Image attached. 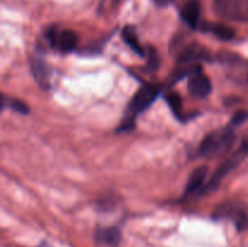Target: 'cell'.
Listing matches in <instances>:
<instances>
[{"label": "cell", "mask_w": 248, "mask_h": 247, "mask_svg": "<svg viewBox=\"0 0 248 247\" xmlns=\"http://www.w3.org/2000/svg\"><path fill=\"white\" fill-rule=\"evenodd\" d=\"M159 93L160 89L155 85H145V86L140 87L128 104L125 119L118 128L119 132L132 131L136 127V116L142 111L147 110L152 106L153 102L157 98Z\"/></svg>", "instance_id": "obj_1"}, {"label": "cell", "mask_w": 248, "mask_h": 247, "mask_svg": "<svg viewBox=\"0 0 248 247\" xmlns=\"http://www.w3.org/2000/svg\"><path fill=\"white\" fill-rule=\"evenodd\" d=\"M234 140L235 133L232 126L211 132L201 142L199 147V154L206 157L219 156L232 147Z\"/></svg>", "instance_id": "obj_2"}, {"label": "cell", "mask_w": 248, "mask_h": 247, "mask_svg": "<svg viewBox=\"0 0 248 247\" xmlns=\"http://www.w3.org/2000/svg\"><path fill=\"white\" fill-rule=\"evenodd\" d=\"M213 11L228 22H248V0H215Z\"/></svg>", "instance_id": "obj_3"}, {"label": "cell", "mask_w": 248, "mask_h": 247, "mask_svg": "<svg viewBox=\"0 0 248 247\" xmlns=\"http://www.w3.org/2000/svg\"><path fill=\"white\" fill-rule=\"evenodd\" d=\"M247 155H248V142H245L241 148H239V149H237L236 152H235L234 154L227 160V161L223 162L222 166H219L217 170H216V172L213 173V176L211 177L210 182L205 185V189H203V190L212 191L215 190L216 188H218L219 184L222 183L223 179H224L225 177L232 171V170L236 169V167L244 161V159L247 156Z\"/></svg>", "instance_id": "obj_4"}, {"label": "cell", "mask_w": 248, "mask_h": 247, "mask_svg": "<svg viewBox=\"0 0 248 247\" xmlns=\"http://www.w3.org/2000/svg\"><path fill=\"white\" fill-rule=\"evenodd\" d=\"M47 40L52 47L62 51V52H69L73 51L78 45V34L70 29H63V31H57V29H51L47 33Z\"/></svg>", "instance_id": "obj_5"}, {"label": "cell", "mask_w": 248, "mask_h": 247, "mask_svg": "<svg viewBox=\"0 0 248 247\" xmlns=\"http://www.w3.org/2000/svg\"><path fill=\"white\" fill-rule=\"evenodd\" d=\"M215 218H230L234 220L235 225L239 230H244L245 228L248 227V217L242 211L239 206L234 205V203H224L220 205L219 207L216 210Z\"/></svg>", "instance_id": "obj_6"}, {"label": "cell", "mask_w": 248, "mask_h": 247, "mask_svg": "<svg viewBox=\"0 0 248 247\" xmlns=\"http://www.w3.org/2000/svg\"><path fill=\"white\" fill-rule=\"evenodd\" d=\"M188 91L191 96L196 97V98H205L211 93L212 84H211L210 79L203 73H201V69L189 75Z\"/></svg>", "instance_id": "obj_7"}, {"label": "cell", "mask_w": 248, "mask_h": 247, "mask_svg": "<svg viewBox=\"0 0 248 247\" xmlns=\"http://www.w3.org/2000/svg\"><path fill=\"white\" fill-rule=\"evenodd\" d=\"M210 58V53L203 46L199 44L186 45L178 56V64H198L200 61Z\"/></svg>", "instance_id": "obj_8"}, {"label": "cell", "mask_w": 248, "mask_h": 247, "mask_svg": "<svg viewBox=\"0 0 248 247\" xmlns=\"http://www.w3.org/2000/svg\"><path fill=\"white\" fill-rule=\"evenodd\" d=\"M201 6L198 0H189L182 10V18L190 28H196L200 19Z\"/></svg>", "instance_id": "obj_9"}, {"label": "cell", "mask_w": 248, "mask_h": 247, "mask_svg": "<svg viewBox=\"0 0 248 247\" xmlns=\"http://www.w3.org/2000/svg\"><path fill=\"white\" fill-rule=\"evenodd\" d=\"M208 174V167L207 166H200L198 169L194 170L191 172L190 177L188 179V183H186V193L188 194H194L196 191H199L200 189H202L203 184H205L206 178H207Z\"/></svg>", "instance_id": "obj_10"}, {"label": "cell", "mask_w": 248, "mask_h": 247, "mask_svg": "<svg viewBox=\"0 0 248 247\" xmlns=\"http://www.w3.org/2000/svg\"><path fill=\"white\" fill-rule=\"evenodd\" d=\"M96 240L97 242L106 245V246L115 247L120 242L121 232L120 230L114 227L99 228L96 232Z\"/></svg>", "instance_id": "obj_11"}, {"label": "cell", "mask_w": 248, "mask_h": 247, "mask_svg": "<svg viewBox=\"0 0 248 247\" xmlns=\"http://www.w3.org/2000/svg\"><path fill=\"white\" fill-rule=\"evenodd\" d=\"M201 29L207 33H212L213 35L217 36L220 40H232L235 36V31L230 27L225 26L222 23H211V22H205L201 24Z\"/></svg>", "instance_id": "obj_12"}, {"label": "cell", "mask_w": 248, "mask_h": 247, "mask_svg": "<svg viewBox=\"0 0 248 247\" xmlns=\"http://www.w3.org/2000/svg\"><path fill=\"white\" fill-rule=\"evenodd\" d=\"M31 72H33L34 77H35L36 82L39 84V86H41L43 89H48L50 86V81H48V70L46 67L45 63L40 60H34L31 62Z\"/></svg>", "instance_id": "obj_13"}, {"label": "cell", "mask_w": 248, "mask_h": 247, "mask_svg": "<svg viewBox=\"0 0 248 247\" xmlns=\"http://www.w3.org/2000/svg\"><path fill=\"white\" fill-rule=\"evenodd\" d=\"M123 39L136 53H138V55L140 56L144 55V50H143L142 46H140L137 33H136V31L132 28V27H125V28H124Z\"/></svg>", "instance_id": "obj_14"}, {"label": "cell", "mask_w": 248, "mask_h": 247, "mask_svg": "<svg viewBox=\"0 0 248 247\" xmlns=\"http://www.w3.org/2000/svg\"><path fill=\"white\" fill-rule=\"evenodd\" d=\"M166 99H167V103H169V106L171 107L172 111H173L177 116H181V114H182L181 113V108H182L181 97H179L176 92H173V93H170L169 96H167Z\"/></svg>", "instance_id": "obj_15"}, {"label": "cell", "mask_w": 248, "mask_h": 247, "mask_svg": "<svg viewBox=\"0 0 248 247\" xmlns=\"http://www.w3.org/2000/svg\"><path fill=\"white\" fill-rule=\"evenodd\" d=\"M248 118V111L247 110H240L237 111L236 114L234 115V118H232V127H234V126H239L241 125L242 123H245V121L247 120Z\"/></svg>", "instance_id": "obj_16"}, {"label": "cell", "mask_w": 248, "mask_h": 247, "mask_svg": "<svg viewBox=\"0 0 248 247\" xmlns=\"http://www.w3.org/2000/svg\"><path fill=\"white\" fill-rule=\"evenodd\" d=\"M10 107H11L12 109H15L16 111H18V113H21V114H27V113H28V110H29V108L27 107V104L23 103V102L18 101V99H11Z\"/></svg>", "instance_id": "obj_17"}, {"label": "cell", "mask_w": 248, "mask_h": 247, "mask_svg": "<svg viewBox=\"0 0 248 247\" xmlns=\"http://www.w3.org/2000/svg\"><path fill=\"white\" fill-rule=\"evenodd\" d=\"M149 62H148V65H149L152 69H156L157 65H159V57H157L156 52L153 48H149Z\"/></svg>", "instance_id": "obj_18"}, {"label": "cell", "mask_w": 248, "mask_h": 247, "mask_svg": "<svg viewBox=\"0 0 248 247\" xmlns=\"http://www.w3.org/2000/svg\"><path fill=\"white\" fill-rule=\"evenodd\" d=\"M10 103H11V99L6 98L4 94L0 93V113H1L6 107H10Z\"/></svg>", "instance_id": "obj_19"}, {"label": "cell", "mask_w": 248, "mask_h": 247, "mask_svg": "<svg viewBox=\"0 0 248 247\" xmlns=\"http://www.w3.org/2000/svg\"><path fill=\"white\" fill-rule=\"evenodd\" d=\"M172 1H173V0H154L155 4H156L157 6H161V7L167 6V5L171 4Z\"/></svg>", "instance_id": "obj_20"}]
</instances>
